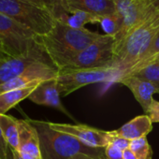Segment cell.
Segmentation results:
<instances>
[{
  "label": "cell",
  "instance_id": "1",
  "mask_svg": "<svg viewBox=\"0 0 159 159\" xmlns=\"http://www.w3.org/2000/svg\"><path fill=\"white\" fill-rule=\"evenodd\" d=\"M100 35L87 28H73L55 20L52 29L46 35L38 37V40L56 68L62 70Z\"/></svg>",
  "mask_w": 159,
  "mask_h": 159
},
{
  "label": "cell",
  "instance_id": "2",
  "mask_svg": "<svg viewBox=\"0 0 159 159\" xmlns=\"http://www.w3.org/2000/svg\"><path fill=\"white\" fill-rule=\"evenodd\" d=\"M27 120L38 132L42 159H107L104 149L89 147L69 134L53 129L47 121Z\"/></svg>",
  "mask_w": 159,
  "mask_h": 159
},
{
  "label": "cell",
  "instance_id": "3",
  "mask_svg": "<svg viewBox=\"0 0 159 159\" xmlns=\"http://www.w3.org/2000/svg\"><path fill=\"white\" fill-rule=\"evenodd\" d=\"M159 32V11L134 28L119 43L114 45V66L120 69L123 76L135 66L150 47ZM122 76V77H123Z\"/></svg>",
  "mask_w": 159,
  "mask_h": 159
},
{
  "label": "cell",
  "instance_id": "4",
  "mask_svg": "<svg viewBox=\"0 0 159 159\" xmlns=\"http://www.w3.org/2000/svg\"><path fill=\"white\" fill-rule=\"evenodd\" d=\"M0 12L28 28L38 37L49 33L55 24L52 12L26 0H0Z\"/></svg>",
  "mask_w": 159,
  "mask_h": 159
},
{
  "label": "cell",
  "instance_id": "5",
  "mask_svg": "<svg viewBox=\"0 0 159 159\" xmlns=\"http://www.w3.org/2000/svg\"><path fill=\"white\" fill-rule=\"evenodd\" d=\"M122 76V71L116 67L65 69L59 70L56 80L60 96L66 97L89 84L99 83H118Z\"/></svg>",
  "mask_w": 159,
  "mask_h": 159
},
{
  "label": "cell",
  "instance_id": "6",
  "mask_svg": "<svg viewBox=\"0 0 159 159\" xmlns=\"http://www.w3.org/2000/svg\"><path fill=\"white\" fill-rule=\"evenodd\" d=\"M114 45V37L100 35L94 42L80 52L62 70L115 67Z\"/></svg>",
  "mask_w": 159,
  "mask_h": 159
},
{
  "label": "cell",
  "instance_id": "7",
  "mask_svg": "<svg viewBox=\"0 0 159 159\" xmlns=\"http://www.w3.org/2000/svg\"><path fill=\"white\" fill-rule=\"evenodd\" d=\"M37 38L31 30L0 12V39L9 56H16L28 51L37 42Z\"/></svg>",
  "mask_w": 159,
  "mask_h": 159
},
{
  "label": "cell",
  "instance_id": "8",
  "mask_svg": "<svg viewBox=\"0 0 159 159\" xmlns=\"http://www.w3.org/2000/svg\"><path fill=\"white\" fill-rule=\"evenodd\" d=\"M116 12L123 20V27L114 38L115 44L122 41L134 28L141 25L152 14L155 10L151 0H113Z\"/></svg>",
  "mask_w": 159,
  "mask_h": 159
},
{
  "label": "cell",
  "instance_id": "9",
  "mask_svg": "<svg viewBox=\"0 0 159 159\" xmlns=\"http://www.w3.org/2000/svg\"><path fill=\"white\" fill-rule=\"evenodd\" d=\"M40 62L52 63L37 38V42L28 51L16 56H9L2 63L0 66V84L10 81L33 65Z\"/></svg>",
  "mask_w": 159,
  "mask_h": 159
},
{
  "label": "cell",
  "instance_id": "10",
  "mask_svg": "<svg viewBox=\"0 0 159 159\" xmlns=\"http://www.w3.org/2000/svg\"><path fill=\"white\" fill-rule=\"evenodd\" d=\"M50 125L60 132H64L75 137L82 143L93 148H106L112 140L110 131L101 130L86 125H70L49 122Z\"/></svg>",
  "mask_w": 159,
  "mask_h": 159
},
{
  "label": "cell",
  "instance_id": "11",
  "mask_svg": "<svg viewBox=\"0 0 159 159\" xmlns=\"http://www.w3.org/2000/svg\"><path fill=\"white\" fill-rule=\"evenodd\" d=\"M59 70L52 63L40 62L33 65L25 72L0 84V94L13 89L25 87L36 82H43L56 78Z\"/></svg>",
  "mask_w": 159,
  "mask_h": 159
},
{
  "label": "cell",
  "instance_id": "12",
  "mask_svg": "<svg viewBox=\"0 0 159 159\" xmlns=\"http://www.w3.org/2000/svg\"><path fill=\"white\" fill-rule=\"evenodd\" d=\"M19 130V150L24 159H42L39 138L36 128L25 119H17Z\"/></svg>",
  "mask_w": 159,
  "mask_h": 159
},
{
  "label": "cell",
  "instance_id": "13",
  "mask_svg": "<svg viewBox=\"0 0 159 159\" xmlns=\"http://www.w3.org/2000/svg\"><path fill=\"white\" fill-rule=\"evenodd\" d=\"M60 98L61 96L58 91L56 78L41 82L38 85V87L32 92V94L28 97L29 100L38 105L56 109L65 113L66 115L71 117L69 112L63 106Z\"/></svg>",
  "mask_w": 159,
  "mask_h": 159
},
{
  "label": "cell",
  "instance_id": "14",
  "mask_svg": "<svg viewBox=\"0 0 159 159\" xmlns=\"http://www.w3.org/2000/svg\"><path fill=\"white\" fill-rule=\"evenodd\" d=\"M118 83L126 86L132 92L134 98L146 113L153 101V95L157 93L155 87L146 80L131 74L121 77Z\"/></svg>",
  "mask_w": 159,
  "mask_h": 159
},
{
  "label": "cell",
  "instance_id": "15",
  "mask_svg": "<svg viewBox=\"0 0 159 159\" xmlns=\"http://www.w3.org/2000/svg\"><path fill=\"white\" fill-rule=\"evenodd\" d=\"M66 11H80L96 16H105L116 13L113 0H62Z\"/></svg>",
  "mask_w": 159,
  "mask_h": 159
},
{
  "label": "cell",
  "instance_id": "16",
  "mask_svg": "<svg viewBox=\"0 0 159 159\" xmlns=\"http://www.w3.org/2000/svg\"><path fill=\"white\" fill-rule=\"evenodd\" d=\"M152 130V122L147 114H142L128 121L120 128L110 132L112 136L133 140L146 137Z\"/></svg>",
  "mask_w": 159,
  "mask_h": 159
},
{
  "label": "cell",
  "instance_id": "17",
  "mask_svg": "<svg viewBox=\"0 0 159 159\" xmlns=\"http://www.w3.org/2000/svg\"><path fill=\"white\" fill-rule=\"evenodd\" d=\"M40 83L41 82H36L25 87L9 90L0 94V114H6L10 110L15 108L21 101L28 98Z\"/></svg>",
  "mask_w": 159,
  "mask_h": 159
},
{
  "label": "cell",
  "instance_id": "18",
  "mask_svg": "<svg viewBox=\"0 0 159 159\" xmlns=\"http://www.w3.org/2000/svg\"><path fill=\"white\" fill-rule=\"evenodd\" d=\"M98 16L80 11H66L64 8L54 14V19L56 21L73 28H84V25L87 24H98Z\"/></svg>",
  "mask_w": 159,
  "mask_h": 159
},
{
  "label": "cell",
  "instance_id": "19",
  "mask_svg": "<svg viewBox=\"0 0 159 159\" xmlns=\"http://www.w3.org/2000/svg\"><path fill=\"white\" fill-rule=\"evenodd\" d=\"M0 128L8 145L14 151L19 150V130L17 118L8 115L0 114Z\"/></svg>",
  "mask_w": 159,
  "mask_h": 159
},
{
  "label": "cell",
  "instance_id": "20",
  "mask_svg": "<svg viewBox=\"0 0 159 159\" xmlns=\"http://www.w3.org/2000/svg\"><path fill=\"white\" fill-rule=\"evenodd\" d=\"M129 74L146 80L155 87L157 93L159 94V58L153 60L140 69H138Z\"/></svg>",
  "mask_w": 159,
  "mask_h": 159
},
{
  "label": "cell",
  "instance_id": "21",
  "mask_svg": "<svg viewBox=\"0 0 159 159\" xmlns=\"http://www.w3.org/2000/svg\"><path fill=\"white\" fill-rule=\"evenodd\" d=\"M98 24H99L102 30L105 32V35L114 38L120 33L123 27V20L117 12L111 15L100 16Z\"/></svg>",
  "mask_w": 159,
  "mask_h": 159
},
{
  "label": "cell",
  "instance_id": "22",
  "mask_svg": "<svg viewBox=\"0 0 159 159\" xmlns=\"http://www.w3.org/2000/svg\"><path fill=\"white\" fill-rule=\"evenodd\" d=\"M157 58H159V32L157 33V35L155 36V38L152 41V43H151L150 47L148 48V50L139 58V60L135 64V66L128 71L127 74H129L131 72H134V71H136L138 69H140L141 67H143L144 66L150 64L151 62H152L153 60H155Z\"/></svg>",
  "mask_w": 159,
  "mask_h": 159
},
{
  "label": "cell",
  "instance_id": "23",
  "mask_svg": "<svg viewBox=\"0 0 159 159\" xmlns=\"http://www.w3.org/2000/svg\"><path fill=\"white\" fill-rule=\"evenodd\" d=\"M129 149L137 155L139 159L152 158V150L146 137L131 140Z\"/></svg>",
  "mask_w": 159,
  "mask_h": 159
},
{
  "label": "cell",
  "instance_id": "24",
  "mask_svg": "<svg viewBox=\"0 0 159 159\" xmlns=\"http://www.w3.org/2000/svg\"><path fill=\"white\" fill-rule=\"evenodd\" d=\"M26 1H29L33 4H36L49 11L50 12H52L53 17H54V14L63 8L62 0H26Z\"/></svg>",
  "mask_w": 159,
  "mask_h": 159
},
{
  "label": "cell",
  "instance_id": "25",
  "mask_svg": "<svg viewBox=\"0 0 159 159\" xmlns=\"http://www.w3.org/2000/svg\"><path fill=\"white\" fill-rule=\"evenodd\" d=\"M105 155L107 159H124L123 151L110 143L106 148H104Z\"/></svg>",
  "mask_w": 159,
  "mask_h": 159
},
{
  "label": "cell",
  "instance_id": "26",
  "mask_svg": "<svg viewBox=\"0 0 159 159\" xmlns=\"http://www.w3.org/2000/svg\"><path fill=\"white\" fill-rule=\"evenodd\" d=\"M146 114L150 117L152 123H159V101L153 99Z\"/></svg>",
  "mask_w": 159,
  "mask_h": 159
},
{
  "label": "cell",
  "instance_id": "27",
  "mask_svg": "<svg viewBox=\"0 0 159 159\" xmlns=\"http://www.w3.org/2000/svg\"><path fill=\"white\" fill-rule=\"evenodd\" d=\"M112 136V135H111ZM112 140H111V144L114 145L115 147H117L118 149L122 150L123 152L126 149H129L130 146V142L131 140L126 139L125 138H121V137H116V136H112Z\"/></svg>",
  "mask_w": 159,
  "mask_h": 159
},
{
  "label": "cell",
  "instance_id": "28",
  "mask_svg": "<svg viewBox=\"0 0 159 159\" xmlns=\"http://www.w3.org/2000/svg\"><path fill=\"white\" fill-rule=\"evenodd\" d=\"M8 150H9V145L3 136L1 128H0V159H7Z\"/></svg>",
  "mask_w": 159,
  "mask_h": 159
},
{
  "label": "cell",
  "instance_id": "29",
  "mask_svg": "<svg viewBox=\"0 0 159 159\" xmlns=\"http://www.w3.org/2000/svg\"><path fill=\"white\" fill-rule=\"evenodd\" d=\"M124 154V159H139L137 157V155L130 150V149H126L123 152Z\"/></svg>",
  "mask_w": 159,
  "mask_h": 159
},
{
  "label": "cell",
  "instance_id": "30",
  "mask_svg": "<svg viewBox=\"0 0 159 159\" xmlns=\"http://www.w3.org/2000/svg\"><path fill=\"white\" fill-rule=\"evenodd\" d=\"M151 2H152V7L154 8V10L159 11V0H151Z\"/></svg>",
  "mask_w": 159,
  "mask_h": 159
},
{
  "label": "cell",
  "instance_id": "31",
  "mask_svg": "<svg viewBox=\"0 0 159 159\" xmlns=\"http://www.w3.org/2000/svg\"><path fill=\"white\" fill-rule=\"evenodd\" d=\"M7 159H15L13 152H12V149L9 146V150H8V153H7Z\"/></svg>",
  "mask_w": 159,
  "mask_h": 159
},
{
  "label": "cell",
  "instance_id": "32",
  "mask_svg": "<svg viewBox=\"0 0 159 159\" xmlns=\"http://www.w3.org/2000/svg\"><path fill=\"white\" fill-rule=\"evenodd\" d=\"M7 57H9V55H7L5 53H0V66H1L2 63L7 59Z\"/></svg>",
  "mask_w": 159,
  "mask_h": 159
},
{
  "label": "cell",
  "instance_id": "33",
  "mask_svg": "<svg viewBox=\"0 0 159 159\" xmlns=\"http://www.w3.org/2000/svg\"><path fill=\"white\" fill-rule=\"evenodd\" d=\"M12 152H13V155H14V158H15V159H24V158L20 155V153H19L18 152L12 150Z\"/></svg>",
  "mask_w": 159,
  "mask_h": 159
},
{
  "label": "cell",
  "instance_id": "34",
  "mask_svg": "<svg viewBox=\"0 0 159 159\" xmlns=\"http://www.w3.org/2000/svg\"><path fill=\"white\" fill-rule=\"evenodd\" d=\"M0 53H5V54H7L6 52H5L4 45H3V42H2L1 39H0ZM7 55H8V54H7Z\"/></svg>",
  "mask_w": 159,
  "mask_h": 159
}]
</instances>
